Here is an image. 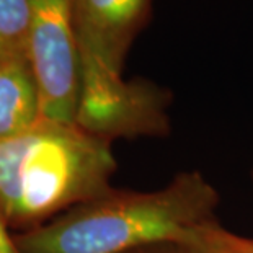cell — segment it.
<instances>
[{"instance_id": "8992f818", "label": "cell", "mask_w": 253, "mask_h": 253, "mask_svg": "<svg viewBox=\"0 0 253 253\" xmlns=\"http://www.w3.org/2000/svg\"><path fill=\"white\" fill-rule=\"evenodd\" d=\"M41 120L40 90L28 56L0 54V141Z\"/></svg>"}, {"instance_id": "6da1fadb", "label": "cell", "mask_w": 253, "mask_h": 253, "mask_svg": "<svg viewBox=\"0 0 253 253\" xmlns=\"http://www.w3.org/2000/svg\"><path fill=\"white\" fill-rule=\"evenodd\" d=\"M219 195L201 171H183L155 191L115 190L15 237L21 253H126L186 244L217 224Z\"/></svg>"}, {"instance_id": "277c9868", "label": "cell", "mask_w": 253, "mask_h": 253, "mask_svg": "<svg viewBox=\"0 0 253 253\" xmlns=\"http://www.w3.org/2000/svg\"><path fill=\"white\" fill-rule=\"evenodd\" d=\"M28 59L42 120L77 125L80 51L71 0H31Z\"/></svg>"}, {"instance_id": "52a82bcc", "label": "cell", "mask_w": 253, "mask_h": 253, "mask_svg": "<svg viewBox=\"0 0 253 253\" xmlns=\"http://www.w3.org/2000/svg\"><path fill=\"white\" fill-rule=\"evenodd\" d=\"M31 0H0V54L28 56Z\"/></svg>"}, {"instance_id": "7a4b0ae2", "label": "cell", "mask_w": 253, "mask_h": 253, "mask_svg": "<svg viewBox=\"0 0 253 253\" xmlns=\"http://www.w3.org/2000/svg\"><path fill=\"white\" fill-rule=\"evenodd\" d=\"M111 141L79 125L41 120L0 141V212L21 232L111 190Z\"/></svg>"}, {"instance_id": "9c48e42d", "label": "cell", "mask_w": 253, "mask_h": 253, "mask_svg": "<svg viewBox=\"0 0 253 253\" xmlns=\"http://www.w3.org/2000/svg\"><path fill=\"white\" fill-rule=\"evenodd\" d=\"M8 225L0 212V253H21L15 242V237L10 235Z\"/></svg>"}, {"instance_id": "30bf717a", "label": "cell", "mask_w": 253, "mask_h": 253, "mask_svg": "<svg viewBox=\"0 0 253 253\" xmlns=\"http://www.w3.org/2000/svg\"><path fill=\"white\" fill-rule=\"evenodd\" d=\"M176 244H164V245H150V247H142V249H136L126 253H176L175 252Z\"/></svg>"}, {"instance_id": "ba28073f", "label": "cell", "mask_w": 253, "mask_h": 253, "mask_svg": "<svg viewBox=\"0 0 253 253\" xmlns=\"http://www.w3.org/2000/svg\"><path fill=\"white\" fill-rule=\"evenodd\" d=\"M176 253H253V239L235 235L219 222L201 230L186 244H176Z\"/></svg>"}, {"instance_id": "3957f363", "label": "cell", "mask_w": 253, "mask_h": 253, "mask_svg": "<svg viewBox=\"0 0 253 253\" xmlns=\"http://www.w3.org/2000/svg\"><path fill=\"white\" fill-rule=\"evenodd\" d=\"M169 96L149 82H126L123 74L80 62V96L75 123L106 141L165 136Z\"/></svg>"}, {"instance_id": "5b68a950", "label": "cell", "mask_w": 253, "mask_h": 253, "mask_svg": "<svg viewBox=\"0 0 253 253\" xmlns=\"http://www.w3.org/2000/svg\"><path fill=\"white\" fill-rule=\"evenodd\" d=\"M80 62L123 74L126 52L147 18L150 0H71Z\"/></svg>"}]
</instances>
